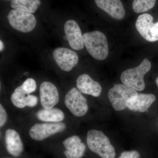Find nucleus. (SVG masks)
Instances as JSON below:
<instances>
[{
  "mask_svg": "<svg viewBox=\"0 0 158 158\" xmlns=\"http://www.w3.org/2000/svg\"><path fill=\"white\" fill-rule=\"evenodd\" d=\"M87 143L89 149L102 158H115V148L110 139L102 131L90 130L87 136Z\"/></svg>",
  "mask_w": 158,
  "mask_h": 158,
  "instance_id": "f257e3e1",
  "label": "nucleus"
},
{
  "mask_svg": "<svg viewBox=\"0 0 158 158\" xmlns=\"http://www.w3.org/2000/svg\"><path fill=\"white\" fill-rule=\"evenodd\" d=\"M84 43L89 53L94 59L104 60L109 55L107 40L103 33L99 31L85 33Z\"/></svg>",
  "mask_w": 158,
  "mask_h": 158,
  "instance_id": "f03ea898",
  "label": "nucleus"
},
{
  "mask_svg": "<svg viewBox=\"0 0 158 158\" xmlns=\"http://www.w3.org/2000/svg\"><path fill=\"white\" fill-rule=\"evenodd\" d=\"M151 63L147 59H144L140 65L130 69L122 73L120 79L123 84L128 85L136 91H142L145 87L144 75L150 70Z\"/></svg>",
  "mask_w": 158,
  "mask_h": 158,
  "instance_id": "7ed1b4c3",
  "label": "nucleus"
},
{
  "mask_svg": "<svg viewBox=\"0 0 158 158\" xmlns=\"http://www.w3.org/2000/svg\"><path fill=\"white\" fill-rule=\"evenodd\" d=\"M138 94L135 89L128 85L118 84L110 89L108 97L113 109L120 111L127 108L128 102Z\"/></svg>",
  "mask_w": 158,
  "mask_h": 158,
  "instance_id": "20e7f679",
  "label": "nucleus"
},
{
  "mask_svg": "<svg viewBox=\"0 0 158 158\" xmlns=\"http://www.w3.org/2000/svg\"><path fill=\"white\" fill-rule=\"evenodd\" d=\"M8 19L12 28L22 33L31 32L37 24V20L32 13L16 9L9 12Z\"/></svg>",
  "mask_w": 158,
  "mask_h": 158,
  "instance_id": "39448f33",
  "label": "nucleus"
},
{
  "mask_svg": "<svg viewBox=\"0 0 158 158\" xmlns=\"http://www.w3.org/2000/svg\"><path fill=\"white\" fill-rule=\"evenodd\" d=\"M64 102L66 107L74 116L81 117L88 112L87 99L76 88H72L68 91L65 95Z\"/></svg>",
  "mask_w": 158,
  "mask_h": 158,
  "instance_id": "423d86ee",
  "label": "nucleus"
},
{
  "mask_svg": "<svg viewBox=\"0 0 158 158\" xmlns=\"http://www.w3.org/2000/svg\"><path fill=\"white\" fill-rule=\"evenodd\" d=\"M66 128V124L62 122L36 123L30 129L29 135L33 140L41 141L57 133L62 132Z\"/></svg>",
  "mask_w": 158,
  "mask_h": 158,
  "instance_id": "0eeeda50",
  "label": "nucleus"
},
{
  "mask_svg": "<svg viewBox=\"0 0 158 158\" xmlns=\"http://www.w3.org/2000/svg\"><path fill=\"white\" fill-rule=\"evenodd\" d=\"M152 15L143 14L138 16L135 27L141 36L149 42H155L158 40V22L154 23Z\"/></svg>",
  "mask_w": 158,
  "mask_h": 158,
  "instance_id": "6e6552de",
  "label": "nucleus"
},
{
  "mask_svg": "<svg viewBox=\"0 0 158 158\" xmlns=\"http://www.w3.org/2000/svg\"><path fill=\"white\" fill-rule=\"evenodd\" d=\"M53 56L57 65L64 71H70L79 62V57L76 53L65 48H56L53 53Z\"/></svg>",
  "mask_w": 158,
  "mask_h": 158,
  "instance_id": "1a4fd4ad",
  "label": "nucleus"
},
{
  "mask_svg": "<svg viewBox=\"0 0 158 158\" xmlns=\"http://www.w3.org/2000/svg\"><path fill=\"white\" fill-rule=\"evenodd\" d=\"M40 104L44 109H52L59 103V91L52 83L44 81L40 88Z\"/></svg>",
  "mask_w": 158,
  "mask_h": 158,
  "instance_id": "9d476101",
  "label": "nucleus"
},
{
  "mask_svg": "<svg viewBox=\"0 0 158 158\" xmlns=\"http://www.w3.org/2000/svg\"><path fill=\"white\" fill-rule=\"evenodd\" d=\"M66 39L71 47L76 50H81L84 48L85 43L83 35L80 27L76 21L69 20L64 25Z\"/></svg>",
  "mask_w": 158,
  "mask_h": 158,
  "instance_id": "9b49d317",
  "label": "nucleus"
},
{
  "mask_svg": "<svg viewBox=\"0 0 158 158\" xmlns=\"http://www.w3.org/2000/svg\"><path fill=\"white\" fill-rule=\"evenodd\" d=\"M76 85L79 91L84 94L98 97L102 93L101 85L87 74L79 76L77 80Z\"/></svg>",
  "mask_w": 158,
  "mask_h": 158,
  "instance_id": "f8f14e48",
  "label": "nucleus"
},
{
  "mask_svg": "<svg viewBox=\"0 0 158 158\" xmlns=\"http://www.w3.org/2000/svg\"><path fill=\"white\" fill-rule=\"evenodd\" d=\"M97 6L113 18L123 19L125 10L120 0H94Z\"/></svg>",
  "mask_w": 158,
  "mask_h": 158,
  "instance_id": "ddd939ff",
  "label": "nucleus"
},
{
  "mask_svg": "<svg viewBox=\"0 0 158 158\" xmlns=\"http://www.w3.org/2000/svg\"><path fill=\"white\" fill-rule=\"evenodd\" d=\"M65 148L64 153L67 158H81L86 151V145L79 136L73 135L66 138L63 142Z\"/></svg>",
  "mask_w": 158,
  "mask_h": 158,
  "instance_id": "4468645a",
  "label": "nucleus"
},
{
  "mask_svg": "<svg viewBox=\"0 0 158 158\" xmlns=\"http://www.w3.org/2000/svg\"><path fill=\"white\" fill-rule=\"evenodd\" d=\"M6 150L9 154L14 157L19 156L23 151V144L19 134L15 130H6L5 135Z\"/></svg>",
  "mask_w": 158,
  "mask_h": 158,
  "instance_id": "2eb2a0df",
  "label": "nucleus"
},
{
  "mask_svg": "<svg viewBox=\"0 0 158 158\" xmlns=\"http://www.w3.org/2000/svg\"><path fill=\"white\" fill-rule=\"evenodd\" d=\"M156 96L151 94H138L135 97L130 100L127 103V108L133 111L144 113L155 101Z\"/></svg>",
  "mask_w": 158,
  "mask_h": 158,
  "instance_id": "dca6fc26",
  "label": "nucleus"
},
{
  "mask_svg": "<svg viewBox=\"0 0 158 158\" xmlns=\"http://www.w3.org/2000/svg\"><path fill=\"white\" fill-rule=\"evenodd\" d=\"M36 116L40 121L47 123L61 122L65 118V114L63 111L54 108L38 110Z\"/></svg>",
  "mask_w": 158,
  "mask_h": 158,
  "instance_id": "f3484780",
  "label": "nucleus"
},
{
  "mask_svg": "<svg viewBox=\"0 0 158 158\" xmlns=\"http://www.w3.org/2000/svg\"><path fill=\"white\" fill-rule=\"evenodd\" d=\"M40 4V0H11V6L14 9L33 13Z\"/></svg>",
  "mask_w": 158,
  "mask_h": 158,
  "instance_id": "a211bd4d",
  "label": "nucleus"
},
{
  "mask_svg": "<svg viewBox=\"0 0 158 158\" xmlns=\"http://www.w3.org/2000/svg\"><path fill=\"white\" fill-rule=\"evenodd\" d=\"M27 94L23 89L22 85L15 88L11 95V102L15 106L19 109H23L27 106Z\"/></svg>",
  "mask_w": 158,
  "mask_h": 158,
  "instance_id": "6ab92c4d",
  "label": "nucleus"
},
{
  "mask_svg": "<svg viewBox=\"0 0 158 158\" xmlns=\"http://www.w3.org/2000/svg\"><path fill=\"white\" fill-rule=\"evenodd\" d=\"M156 1V0H134L133 10L137 13L146 12L154 7Z\"/></svg>",
  "mask_w": 158,
  "mask_h": 158,
  "instance_id": "aec40b11",
  "label": "nucleus"
},
{
  "mask_svg": "<svg viewBox=\"0 0 158 158\" xmlns=\"http://www.w3.org/2000/svg\"><path fill=\"white\" fill-rule=\"evenodd\" d=\"M22 86L26 93L27 94H31L36 90L37 88V84L36 81L34 79L30 78L27 79L23 83Z\"/></svg>",
  "mask_w": 158,
  "mask_h": 158,
  "instance_id": "412c9836",
  "label": "nucleus"
},
{
  "mask_svg": "<svg viewBox=\"0 0 158 158\" xmlns=\"http://www.w3.org/2000/svg\"><path fill=\"white\" fill-rule=\"evenodd\" d=\"M140 154L137 151H124L120 155L118 158H140Z\"/></svg>",
  "mask_w": 158,
  "mask_h": 158,
  "instance_id": "4be33fe9",
  "label": "nucleus"
},
{
  "mask_svg": "<svg viewBox=\"0 0 158 158\" xmlns=\"http://www.w3.org/2000/svg\"><path fill=\"white\" fill-rule=\"evenodd\" d=\"M8 119V115L6 110L2 104H0V127H2Z\"/></svg>",
  "mask_w": 158,
  "mask_h": 158,
  "instance_id": "5701e85b",
  "label": "nucleus"
},
{
  "mask_svg": "<svg viewBox=\"0 0 158 158\" xmlns=\"http://www.w3.org/2000/svg\"><path fill=\"white\" fill-rule=\"evenodd\" d=\"M27 98V106L29 107H34L37 106L38 103V98L37 97L32 94H28Z\"/></svg>",
  "mask_w": 158,
  "mask_h": 158,
  "instance_id": "b1692460",
  "label": "nucleus"
},
{
  "mask_svg": "<svg viewBox=\"0 0 158 158\" xmlns=\"http://www.w3.org/2000/svg\"><path fill=\"white\" fill-rule=\"evenodd\" d=\"M4 44H3V43L2 40H1L0 41V50H1V52H2V51L3 50V48H4Z\"/></svg>",
  "mask_w": 158,
  "mask_h": 158,
  "instance_id": "393cba45",
  "label": "nucleus"
},
{
  "mask_svg": "<svg viewBox=\"0 0 158 158\" xmlns=\"http://www.w3.org/2000/svg\"><path fill=\"white\" fill-rule=\"evenodd\" d=\"M156 84L157 86L158 87V77H157L156 79Z\"/></svg>",
  "mask_w": 158,
  "mask_h": 158,
  "instance_id": "a878e982",
  "label": "nucleus"
},
{
  "mask_svg": "<svg viewBox=\"0 0 158 158\" xmlns=\"http://www.w3.org/2000/svg\"></svg>",
  "mask_w": 158,
  "mask_h": 158,
  "instance_id": "bb28decb",
  "label": "nucleus"
}]
</instances>
